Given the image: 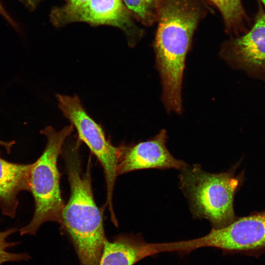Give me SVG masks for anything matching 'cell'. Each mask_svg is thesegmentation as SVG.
I'll list each match as a JSON object with an SVG mask.
<instances>
[{
  "mask_svg": "<svg viewBox=\"0 0 265 265\" xmlns=\"http://www.w3.org/2000/svg\"><path fill=\"white\" fill-rule=\"evenodd\" d=\"M200 16V9L193 0L159 1L154 48L162 88L161 99L168 112L182 113L185 61Z\"/></svg>",
  "mask_w": 265,
  "mask_h": 265,
  "instance_id": "1",
  "label": "cell"
},
{
  "mask_svg": "<svg viewBox=\"0 0 265 265\" xmlns=\"http://www.w3.org/2000/svg\"><path fill=\"white\" fill-rule=\"evenodd\" d=\"M79 144L66 147L64 157L70 196L61 215V224L70 237L81 265H98L107 239L103 215L94 199L90 160L81 169Z\"/></svg>",
  "mask_w": 265,
  "mask_h": 265,
  "instance_id": "2",
  "label": "cell"
},
{
  "mask_svg": "<svg viewBox=\"0 0 265 265\" xmlns=\"http://www.w3.org/2000/svg\"><path fill=\"white\" fill-rule=\"evenodd\" d=\"M180 170L179 186L194 217L208 220L212 229L225 227L237 218L234 200L243 176L236 175L235 168L212 173L194 164Z\"/></svg>",
  "mask_w": 265,
  "mask_h": 265,
  "instance_id": "3",
  "label": "cell"
},
{
  "mask_svg": "<svg viewBox=\"0 0 265 265\" xmlns=\"http://www.w3.org/2000/svg\"><path fill=\"white\" fill-rule=\"evenodd\" d=\"M74 130L72 125L57 131L47 126L40 131L47 138L43 153L33 163L30 174V191L34 201L33 217L19 230L21 236L35 235L44 223L53 221L61 224L65 204L60 188V173L57 160L63 144Z\"/></svg>",
  "mask_w": 265,
  "mask_h": 265,
  "instance_id": "4",
  "label": "cell"
},
{
  "mask_svg": "<svg viewBox=\"0 0 265 265\" xmlns=\"http://www.w3.org/2000/svg\"><path fill=\"white\" fill-rule=\"evenodd\" d=\"M55 96L59 109L77 131L79 139L87 146L103 168L106 188V206L110 212L111 220L115 221L112 196L121 147L114 146L106 139L102 128L88 115L77 96Z\"/></svg>",
  "mask_w": 265,
  "mask_h": 265,
  "instance_id": "5",
  "label": "cell"
},
{
  "mask_svg": "<svg viewBox=\"0 0 265 265\" xmlns=\"http://www.w3.org/2000/svg\"><path fill=\"white\" fill-rule=\"evenodd\" d=\"M185 252L203 247H213L231 252H251L265 250V210L240 218L228 225L212 229L206 235L182 240Z\"/></svg>",
  "mask_w": 265,
  "mask_h": 265,
  "instance_id": "6",
  "label": "cell"
},
{
  "mask_svg": "<svg viewBox=\"0 0 265 265\" xmlns=\"http://www.w3.org/2000/svg\"><path fill=\"white\" fill-rule=\"evenodd\" d=\"M51 20L58 26L83 22L120 28L125 32L131 47L137 43L142 35L122 0H87L78 5L65 4L52 10Z\"/></svg>",
  "mask_w": 265,
  "mask_h": 265,
  "instance_id": "7",
  "label": "cell"
},
{
  "mask_svg": "<svg viewBox=\"0 0 265 265\" xmlns=\"http://www.w3.org/2000/svg\"><path fill=\"white\" fill-rule=\"evenodd\" d=\"M220 56L232 68L265 81V9L260 6L250 30L223 44Z\"/></svg>",
  "mask_w": 265,
  "mask_h": 265,
  "instance_id": "8",
  "label": "cell"
},
{
  "mask_svg": "<svg viewBox=\"0 0 265 265\" xmlns=\"http://www.w3.org/2000/svg\"><path fill=\"white\" fill-rule=\"evenodd\" d=\"M167 140L166 131L162 129L147 140L121 146L117 175L147 169L180 170L186 166L185 161L172 156L166 147Z\"/></svg>",
  "mask_w": 265,
  "mask_h": 265,
  "instance_id": "9",
  "label": "cell"
},
{
  "mask_svg": "<svg viewBox=\"0 0 265 265\" xmlns=\"http://www.w3.org/2000/svg\"><path fill=\"white\" fill-rule=\"evenodd\" d=\"M32 163L20 164L0 158V208L3 214L15 216L19 194L30 191Z\"/></svg>",
  "mask_w": 265,
  "mask_h": 265,
  "instance_id": "10",
  "label": "cell"
},
{
  "mask_svg": "<svg viewBox=\"0 0 265 265\" xmlns=\"http://www.w3.org/2000/svg\"><path fill=\"white\" fill-rule=\"evenodd\" d=\"M156 254L154 243L139 236L121 235L112 241L106 240L98 265H134Z\"/></svg>",
  "mask_w": 265,
  "mask_h": 265,
  "instance_id": "11",
  "label": "cell"
},
{
  "mask_svg": "<svg viewBox=\"0 0 265 265\" xmlns=\"http://www.w3.org/2000/svg\"><path fill=\"white\" fill-rule=\"evenodd\" d=\"M218 8L229 33L236 34L246 32L248 19L241 0H211Z\"/></svg>",
  "mask_w": 265,
  "mask_h": 265,
  "instance_id": "12",
  "label": "cell"
},
{
  "mask_svg": "<svg viewBox=\"0 0 265 265\" xmlns=\"http://www.w3.org/2000/svg\"><path fill=\"white\" fill-rule=\"evenodd\" d=\"M130 13L145 25L157 18L160 0H122Z\"/></svg>",
  "mask_w": 265,
  "mask_h": 265,
  "instance_id": "13",
  "label": "cell"
},
{
  "mask_svg": "<svg viewBox=\"0 0 265 265\" xmlns=\"http://www.w3.org/2000/svg\"><path fill=\"white\" fill-rule=\"evenodd\" d=\"M17 231L16 228H11L0 232V265L9 262L27 261L31 258L26 253H14L7 251L8 248L19 244V242L7 241L8 237Z\"/></svg>",
  "mask_w": 265,
  "mask_h": 265,
  "instance_id": "14",
  "label": "cell"
},
{
  "mask_svg": "<svg viewBox=\"0 0 265 265\" xmlns=\"http://www.w3.org/2000/svg\"><path fill=\"white\" fill-rule=\"evenodd\" d=\"M0 14L14 27H17L16 24L10 17L0 2Z\"/></svg>",
  "mask_w": 265,
  "mask_h": 265,
  "instance_id": "15",
  "label": "cell"
},
{
  "mask_svg": "<svg viewBox=\"0 0 265 265\" xmlns=\"http://www.w3.org/2000/svg\"><path fill=\"white\" fill-rule=\"evenodd\" d=\"M30 10L35 9L42 0H20Z\"/></svg>",
  "mask_w": 265,
  "mask_h": 265,
  "instance_id": "16",
  "label": "cell"
},
{
  "mask_svg": "<svg viewBox=\"0 0 265 265\" xmlns=\"http://www.w3.org/2000/svg\"><path fill=\"white\" fill-rule=\"evenodd\" d=\"M15 143V141H3L0 140V146L4 147L7 153H10L12 146Z\"/></svg>",
  "mask_w": 265,
  "mask_h": 265,
  "instance_id": "17",
  "label": "cell"
},
{
  "mask_svg": "<svg viewBox=\"0 0 265 265\" xmlns=\"http://www.w3.org/2000/svg\"><path fill=\"white\" fill-rule=\"evenodd\" d=\"M67 3L66 4L71 5H76L82 3L87 0H66Z\"/></svg>",
  "mask_w": 265,
  "mask_h": 265,
  "instance_id": "18",
  "label": "cell"
},
{
  "mask_svg": "<svg viewBox=\"0 0 265 265\" xmlns=\"http://www.w3.org/2000/svg\"><path fill=\"white\" fill-rule=\"evenodd\" d=\"M260 1L263 3V5L265 7V0H260Z\"/></svg>",
  "mask_w": 265,
  "mask_h": 265,
  "instance_id": "19",
  "label": "cell"
}]
</instances>
